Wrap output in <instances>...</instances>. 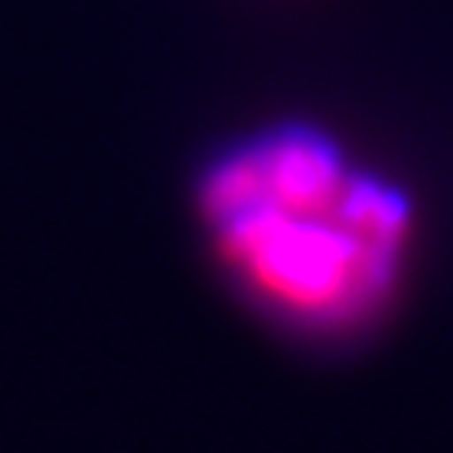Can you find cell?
Instances as JSON below:
<instances>
[{
    "label": "cell",
    "instance_id": "6da1fadb",
    "mask_svg": "<svg viewBox=\"0 0 453 453\" xmlns=\"http://www.w3.org/2000/svg\"><path fill=\"white\" fill-rule=\"evenodd\" d=\"M192 202L219 275L286 336L357 340L396 303L413 198L319 121L226 138L195 168Z\"/></svg>",
    "mask_w": 453,
    "mask_h": 453
}]
</instances>
